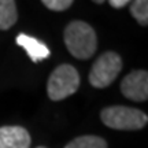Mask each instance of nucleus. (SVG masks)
Listing matches in <instances>:
<instances>
[{"label": "nucleus", "instance_id": "1", "mask_svg": "<svg viewBox=\"0 0 148 148\" xmlns=\"http://www.w3.org/2000/svg\"><path fill=\"white\" fill-rule=\"evenodd\" d=\"M64 44L74 58L85 60L95 55L97 37L93 27L84 21H71L64 29Z\"/></svg>", "mask_w": 148, "mask_h": 148}, {"label": "nucleus", "instance_id": "2", "mask_svg": "<svg viewBox=\"0 0 148 148\" xmlns=\"http://www.w3.org/2000/svg\"><path fill=\"white\" fill-rule=\"evenodd\" d=\"M100 118L106 126L118 130H138L148 122L145 112L126 106L106 107L101 111Z\"/></svg>", "mask_w": 148, "mask_h": 148}, {"label": "nucleus", "instance_id": "3", "mask_svg": "<svg viewBox=\"0 0 148 148\" xmlns=\"http://www.w3.org/2000/svg\"><path fill=\"white\" fill-rule=\"evenodd\" d=\"M79 74L71 64H60L53 70L47 84L48 97L53 101L63 100L77 92Z\"/></svg>", "mask_w": 148, "mask_h": 148}, {"label": "nucleus", "instance_id": "4", "mask_svg": "<svg viewBox=\"0 0 148 148\" xmlns=\"http://www.w3.org/2000/svg\"><path fill=\"white\" fill-rule=\"evenodd\" d=\"M122 70V59L116 52H103L92 64L89 73V82L93 88H107Z\"/></svg>", "mask_w": 148, "mask_h": 148}, {"label": "nucleus", "instance_id": "5", "mask_svg": "<svg viewBox=\"0 0 148 148\" xmlns=\"http://www.w3.org/2000/svg\"><path fill=\"white\" fill-rule=\"evenodd\" d=\"M122 95L133 101H145L148 97V73L145 70H134L121 82Z\"/></svg>", "mask_w": 148, "mask_h": 148}, {"label": "nucleus", "instance_id": "6", "mask_svg": "<svg viewBox=\"0 0 148 148\" xmlns=\"http://www.w3.org/2000/svg\"><path fill=\"white\" fill-rule=\"evenodd\" d=\"M32 138L22 126L0 127V148H30Z\"/></svg>", "mask_w": 148, "mask_h": 148}, {"label": "nucleus", "instance_id": "7", "mask_svg": "<svg viewBox=\"0 0 148 148\" xmlns=\"http://www.w3.org/2000/svg\"><path fill=\"white\" fill-rule=\"evenodd\" d=\"M16 44L26 49L27 55L30 56L33 62H40V60L47 59L49 56V49L45 47V44L38 41L34 37H30L22 33L16 37Z\"/></svg>", "mask_w": 148, "mask_h": 148}, {"label": "nucleus", "instance_id": "8", "mask_svg": "<svg viewBox=\"0 0 148 148\" xmlns=\"http://www.w3.org/2000/svg\"><path fill=\"white\" fill-rule=\"evenodd\" d=\"M18 19L15 0H0V30H7Z\"/></svg>", "mask_w": 148, "mask_h": 148}, {"label": "nucleus", "instance_id": "9", "mask_svg": "<svg viewBox=\"0 0 148 148\" xmlns=\"http://www.w3.org/2000/svg\"><path fill=\"white\" fill-rule=\"evenodd\" d=\"M64 148H107V143L99 136H79L66 144Z\"/></svg>", "mask_w": 148, "mask_h": 148}, {"label": "nucleus", "instance_id": "10", "mask_svg": "<svg viewBox=\"0 0 148 148\" xmlns=\"http://www.w3.org/2000/svg\"><path fill=\"white\" fill-rule=\"evenodd\" d=\"M130 14L134 16V19L141 25H148V0H133L130 5Z\"/></svg>", "mask_w": 148, "mask_h": 148}, {"label": "nucleus", "instance_id": "11", "mask_svg": "<svg viewBox=\"0 0 148 148\" xmlns=\"http://www.w3.org/2000/svg\"><path fill=\"white\" fill-rule=\"evenodd\" d=\"M41 1L51 11H64L73 4V0H41Z\"/></svg>", "mask_w": 148, "mask_h": 148}, {"label": "nucleus", "instance_id": "12", "mask_svg": "<svg viewBox=\"0 0 148 148\" xmlns=\"http://www.w3.org/2000/svg\"><path fill=\"white\" fill-rule=\"evenodd\" d=\"M110 4L114 7V8H122L130 1V0H108Z\"/></svg>", "mask_w": 148, "mask_h": 148}, {"label": "nucleus", "instance_id": "13", "mask_svg": "<svg viewBox=\"0 0 148 148\" xmlns=\"http://www.w3.org/2000/svg\"><path fill=\"white\" fill-rule=\"evenodd\" d=\"M92 1H95V3H97V4H101V3H104L106 0H92Z\"/></svg>", "mask_w": 148, "mask_h": 148}, {"label": "nucleus", "instance_id": "14", "mask_svg": "<svg viewBox=\"0 0 148 148\" xmlns=\"http://www.w3.org/2000/svg\"><path fill=\"white\" fill-rule=\"evenodd\" d=\"M36 148H47V147H42V145H40V147H36Z\"/></svg>", "mask_w": 148, "mask_h": 148}]
</instances>
